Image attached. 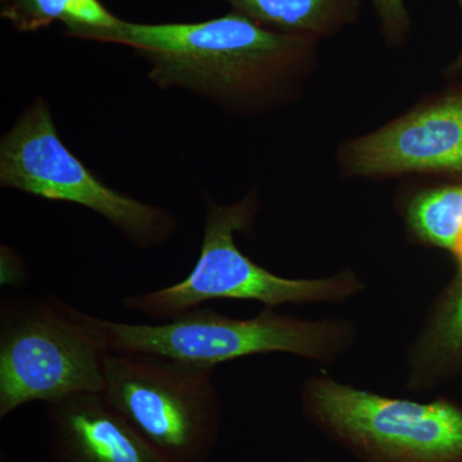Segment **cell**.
I'll list each match as a JSON object with an SVG mask.
<instances>
[{
  "label": "cell",
  "mask_w": 462,
  "mask_h": 462,
  "mask_svg": "<svg viewBox=\"0 0 462 462\" xmlns=\"http://www.w3.org/2000/svg\"><path fill=\"white\" fill-rule=\"evenodd\" d=\"M97 42L132 48L147 60L158 87L189 90L242 116L296 102L319 67L318 42L234 11L194 23L124 21Z\"/></svg>",
  "instance_id": "cell-1"
},
{
  "label": "cell",
  "mask_w": 462,
  "mask_h": 462,
  "mask_svg": "<svg viewBox=\"0 0 462 462\" xmlns=\"http://www.w3.org/2000/svg\"><path fill=\"white\" fill-rule=\"evenodd\" d=\"M91 338L107 352L163 356L181 363L216 367L248 356L287 354L334 365L354 351L357 325L346 319H310L279 314L273 307L236 319L197 307L160 324L107 320L71 307Z\"/></svg>",
  "instance_id": "cell-2"
},
{
  "label": "cell",
  "mask_w": 462,
  "mask_h": 462,
  "mask_svg": "<svg viewBox=\"0 0 462 462\" xmlns=\"http://www.w3.org/2000/svg\"><path fill=\"white\" fill-rule=\"evenodd\" d=\"M254 193L230 205L206 199L205 229L199 260L182 281L121 300L129 311L167 321L217 300H256L266 307L345 303L366 285L351 269L319 279L275 275L245 256L236 234L248 230L258 212Z\"/></svg>",
  "instance_id": "cell-3"
},
{
  "label": "cell",
  "mask_w": 462,
  "mask_h": 462,
  "mask_svg": "<svg viewBox=\"0 0 462 462\" xmlns=\"http://www.w3.org/2000/svg\"><path fill=\"white\" fill-rule=\"evenodd\" d=\"M300 409L358 462H462V409L447 400L383 396L319 373L303 380Z\"/></svg>",
  "instance_id": "cell-4"
},
{
  "label": "cell",
  "mask_w": 462,
  "mask_h": 462,
  "mask_svg": "<svg viewBox=\"0 0 462 462\" xmlns=\"http://www.w3.org/2000/svg\"><path fill=\"white\" fill-rule=\"evenodd\" d=\"M214 372L163 356L108 352L102 394L166 460L208 462L224 422Z\"/></svg>",
  "instance_id": "cell-5"
},
{
  "label": "cell",
  "mask_w": 462,
  "mask_h": 462,
  "mask_svg": "<svg viewBox=\"0 0 462 462\" xmlns=\"http://www.w3.org/2000/svg\"><path fill=\"white\" fill-rule=\"evenodd\" d=\"M108 352L57 297L3 298L0 420L26 404L103 393Z\"/></svg>",
  "instance_id": "cell-6"
},
{
  "label": "cell",
  "mask_w": 462,
  "mask_h": 462,
  "mask_svg": "<svg viewBox=\"0 0 462 462\" xmlns=\"http://www.w3.org/2000/svg\"><path fill=\"white\" fill-rule=\"evenodd\" d=\"M0 185L41 199L75 203L102 216L141 249L171 239L178 221L166 209L112 189L60 141L50 106L39 97L0 143Z\"/></svg>",
  "instance_id": "cell-7"
},
{
  "label": "cell",
  "mask_w": 462,
  "mask_h": 462,
  "mask_svg": "<svg viewBox=\"0 0 462 462\" xmlns=\"http://www.w3.org/2000/svg\"><path fill=\"white\" fill-rule=\"evenodd\" d=\"M337 161L346 178L462 175V88L424 100L375 132L343 143Z\"/></svg>",
  "instance_id": "cell-8"
},
{
  "label": "cell",
  "mask_w": 462,
  "mask_h": 462,
  "mask_svg": "<svg viewBox=\"0 0 462 462\" xmlns=\"http://www.w3.org/2000/svg\"><path fill=\"white\" fill-rule=\"evenodd\" d=\"M51 462H170L102 393L45 404Z\"/></svg>",
  "instance_id": "cell-9"
},
{
  "label": "cell",
  "mask_w": 462,
  "mask_h": 462,
  "mask_svg": "<svg viewBox=\"0 0 462 462\" xmlns=\"http://www.w3.org/2000/svg\"><path fill=\"white\" fill-rule=\"evenodd\" d=\"M273 32L319 42L354 25L361 0H221Z\"/></svg>",
  "instance_id": "cell-10"
},
{
  "label": "cell",
  "mask_w": 462,
  "mask_h": 462,
  "mask_svg": "<svg viewBox=\"0 0 462 462\" xmlns=\"http://www.w3.org/2000/svg\"><path fill=\"white\" fill-rule=\"evenodd\" d=\"M0 16L16 32H35L60 23L69 38L90 42L124 23L100 0H0Z\"/></svg>",
  "instance_id": "cell-11"
},
{
  "label": "cell",
  "mask_w": 462,
  "mask_h": 462,
  "mask_svg": "<svg viewBox=\"0 0 462 462\" xmlns=\"http://www.w3.org/2000/svg\"><path fill=\"white\" fill-rule=\"evenodd\" d=\"M404 221L419 243L455 254L462 233V185L419 191L406 205Z\"/></svg>",
  "instance_id": "cell-12"
},
{
  "label": "cell",
  "mask_w": 462,
  "mask_h": 462,
  "mask_svg": "<svg viewBox=\"0 0 462 462\" xmlns=\"http://www.w3.org/2000/svg\"><path fill=\"white\" fill-rule=\"evenodd\" d=\"M460 351L462 348V287L452 300L446 319L434 327L425 328L410 346L407 354V370L427 361L438 349Z\"/></svg>",
  "instance_id": "cell-13"
},
{
  "label": "cell",
  "mask_w": 462,
  "mask_h": 462,
  "mask_svg": "<svg viewBox=\"0 0 462 462\" xmlns=\"http://www.w3.org/2000/svg\"><path fill=\"white\" fill-rule=\"evenodd\" d=\"M380 32L391 48H401L409 41L411 16L404 0H372Z\"/></svg>",
  "instance_id": "cell-14"
},
{
  "label": "cell",
  "mask_w": 462,
  "mask_h": 462,
  "mask_svg": "<svg viewBox=\"0 0 462 462\" xmlns=\"http://www.w3.org/2000/svg\"><path fill=\"white\" fill-rule=\"evenodd\" d=\"M457 3L462 12V0H457ZM446 75L449 78H457V76L462 75V50L458 57L452 62V65L446 69Z\"/></svg>",
  "instance_id": "cell-15"
},
{
  "label": "cell",
  "mask_w": 462,
  "mask_h": 462,
  "mask_svg": "<svg viewBox=\"0 0 462 462\" xmlns=\"http://www.w3.org/2000/svg\"><path fill=\"white\" fill-rule=\"evenodd\" d=\"M294 462H325V461H322L321 458H318V457H307V458H302V460H298V461H294Z\"/></svg>",
  "instance_id": "cell-16"
},
{
  "label": "cell",
  "mask_w": 462,
  "mask_h": 462,
  "mask_svg": "<svg viewBox=\"0 0 462 462\" xmlns=\"http://www.w3.org/2000/svg\"><path fill=\"white\" fill-rule=\"evenodd\" d=\"M455 256L457 257L458 263H460L461 273H462V251L456 252Z\"/></svg>",
  "instance_id": "cell-17"
},
{
  "label": "cell",
  "mask_w": 462,
  "mask_h": 462,
  "mask_svg": "<svg viewBox=\"0 0 462 462\" xmlns=\"http://www.w3.org/2000/svg\"><path fill=\"white\" fill-rule=\"evenodd\" d=\"M462 251V233L460 236V240H458L457 248H456V252ZM455 252V254H456Z\"/></svg>",
  "instance_id": "cell-18"
}]
</instances>
